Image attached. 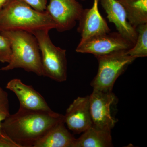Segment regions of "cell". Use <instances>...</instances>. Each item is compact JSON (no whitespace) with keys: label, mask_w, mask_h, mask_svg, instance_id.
<instances>
[{"label":"cell","mask_w":147,"mask_h":147,"mask_svg":"<svg viewBox=\"0 0 147 147\" xmlns=\"http://www.w3.org/2000/svg\"><path fill=\"white\" fill-rule=\"evenodd\" d=\"M64 115L54 111H35L19 107L1 123V130L18 147H34Z\"/></svg>","instance_id":"1"},{"label":"cell","mask_w":147,"mask_h":147,"mask_svg":"<svg viewBox=\"0 0 147 147\" xmlns=\"http://www.w3.org/2000/svg\"><path fill=\"white\" fill-rule=\"evenodd\" d=\"M56 27L46 11H38L23 0H7L0 10V32L21 30L32 34Z\"/></svg>","instance_id":"2"},{"label":"cell","mask_w":147,"mask_h":147,"mask_svg":"<svg viewBox=\"0 0 147 147\" xmlns=\"http://www.w3.org/2000/svg\"><path fill=\"white\" fill-rule=\"evenodd\" d=\"M0 34L8 38L11 48L10 61L0 70L8 71L21 68L42 76L41 55L34 36L21 30L1 32Z\"/></svg>","instance_id":"3"},{"label":"cell","mask_w":147,"mask_h":147,"mask_svg":"<svg viewBox=\"0 0 147 147\" xmlns=\"http://www.w3.org/2000/svg\"><path fill=\"white\" fill-rule=\"evenodd\" d=\"M47 30H40L32 33L35 37L41 53L42 76L57 82L66 81L67 60L66 50L55 46Z\"/></svg>","instance_id":"4"},{"label":"cell","mask_w":147,"mask_h":147,"mask_svg":"<svg viewBox=\"0 0 147 147\" xmlns=\"http://www.w3.org/2000/svg\"><path fill=\"white\" fill-rule=\"evenodd\" d=\"M126 51L96 57L98 68L97 74L91 83L93 90L112 92L116 80L136 59L127 55Z\"/></svg>","instance_id":"5"},{"label":"cell","mask_w":147,"mask_h":147,"mask_svg":"<svg viewBox=\"0 0 147 147\" xmlns=\"http://www.w3.org/2000/svg\"><path fill=\"white\" fill-rule=\"evenodd\" d=\"M134 45L118 32H109L80 41L75 50L77 53L91 54L96 57L127 50Z\"/></svg>","instance_id":"6"},{"label":"cell","mask_w":147,"mask_h":147,"mask_svg":"<svg viewBox=\"0 0 147 147\" xmlns=\"http://www.w3.org/2000/svg\"><path fill=\"white\" fill-rule=\"evenodd\" d=\"M84 9L77 0H50L45 11L55 21L57 30L64 32L75 27Z\"/></svg>","instance_id":"7"},{"label":"cell","mask_w":147,"mask_h":147,"mask_svg":"<svg viewBox=\"0 0 147 147\" xmlns=\"http://www.w3.org/2000/svg\"><path fill=\"white\" fill-rule=\"evenodd\" d=\"M90 110L93 125L111 131L117 121L111 115V107L117 101L113 92H103L93 90L89 96Z\"/></svg>","instance_id":"8"},{"label":"cell","mask_w":147,"mask_h":147,"mask_svg":"<svg viewBox=\"0 0 147 147\" xmlns=\"http://www.w3.org/2000/svg\"><path fill=\"white\" fill-rule=\"evenodd\" d=\"M64 121L68 129L74 134L83 133L92 126L89 96L74 100L67 109Z\"/></svg>","instance_id":"9"},{"label":"cell","mask_w":147,"mask_h":147,"mask_svg":"<svg viewBox=\"0 0 147 147\" xmlns=\"http://www.w3.org/2000/svg\"><path fill=\"white\" fill-rule=\"evenodd\" d=\"M6 88L16 95L20 107L35 111H53L41 94L32 86L24 84L21 79H11Z\"/></svg>","instance_id":"10"},{"label":"cell","mask_w":147,"mask_h":147,"mask_svg":"<svg viewBox=\"0 0 147 147\" xmlns=\"http://www.w3.org/2000/svg\"><path fill=\"white\" fill-rule=\"evenodd\" d=\"M99 1L94 0L92 7L83 10L77 28V31L82 37L80 41L110 32L107 22L101 16L98 9Z\"/></svg>","instance_id":"11"},{"label":"cell","mask_w":147,"mask_h":147,"mask_svg":"<svg viewBox=\"0 0 147 147\" xmlns=\"http://www.w3.org/2000/svg\"><path fill=\"white\" fill-rule=\"evenodd\" d=\"M109 21L115 24L118 32L134 44L137 36L136 29L129 24L123 7L118 0H100Z\"/></svg>","instance_id":"12"},{"label":"cell","mask_w":147,"mask_h":147,"mask_svg":"<svg viewBox=\"0 0 147 147\" xmlns=\"http://www.w3.org/2000/svg\"><path fill=\"white\" fill-rule=\"evenodd\" d=\"M61 121L52 127L34 147H74L76 138Z\"/></svg>","instance_id":"13"},{"label":"cell","mask_w":147,"mask_h":147,"mask_svg":"<svg viewBox=\"0 0 147 147\" xmlns=\"http://www.w3.org/2000/svg\"><path fill=\"white\" fill-rule=\"evenodd\" d=\"M113 146L111 131L92 125L76 139L74 147H110Z\"/></svg>","instance_id":"14"},{"label":"cell","mask_w":147,"mask_h":147,"mask_svg":"<svg viewBox=\"0 0 147 147\" xmlns=\"http://www.w3.org/2000/svg\"><path fill=\"white\" fill-rule=\"evenodd\" d=\"M123 7L129 24L136 29L147 24V0H118Z\"/></svg>","instance_id":"15"},{"label":"cell","mask_w":147,"mask_h":147,"mask_svg":"<svg viewBox=\"0 0 147 147\" xmlns=\"http://www.w3.org/2000/svg\"><path fill=\"white\" fill-rule=\"evenodd\" d=\"M137 36L133 47L127 50V55L137 59L147 56V24L136 28Z\"/></svg>","instance_id":"16"},{"label":"cell","mask_w":147,"mask_h":147,"mask_svg":"<svg viewBox=\"0 0 147 147\" xmlns=\"http://www.w3.org/2000/svg\"><path fill=\"white\" fill-rule=\"evenodd\" d=\"M8 93L0 86V132L1 123L10 115Z\"/></svg>","instance_id":"17"},{"label":"cell","mask_w":147,"mask_h":147,"mask_svg":"<svg viewBox=\"0 0 147 147\" xmlns=\"http://www.w3.org/2000/svg\"><path fill=\"white\" fill-rule=\"evenodd\" d=\"M11 48L7 38L0 34V62L8 63L10 60Z\"/></svg>","instance_id":"18"},{"label":"cell","mask_w":147,"mask_h":147,"mask_svg":"<svg viewBox=\"0 0 147 147\" xmlns=\"http://www.w3.org/2000/svg\"><path fill=\"white\" fill-rule=\"evenodd\" d=\"M34 9L44 12L47 5V0H23Z\"/></svg>","instance_id":"19"},{"label":"cell","mask_w":147,"mask_h":147,"mask_svg":"<svg viewBox=\"0 0 147 147\" xmlns=\"http://www.w3.org/2000/svg\"><path fill=\"white\" fill-rule=\"evenodd\" d=\"M0 147H18L4 133L1 131L0 132Z\"/></svg>","instance_id":"20"},{"label":"cell","mask_w":147,"mask_h":147,"mask_svg":"<svg viewBox=\"0 0 147 147\" xmlns=\"http://www.w3.org/2000/svg\"><path fill=\"white\" fill-rule=\"evenodd\" d=\"M7 1V0H0V10L2 8L3 6Z\"/></svg>","instance_id":"21"},{"label":"cell","mask_w":147,"mask_h":147,"mask_svg":"<svg viewBox=\"0 0 147 147\" xmlns=\"http://www.w3.org/2000/svg\"><path fill=\"white\" fill-rule=\"evenodd\" d=\"M80 1H86V0H80Z\"/></svg>","instance_id":"22"}]
</instances>
